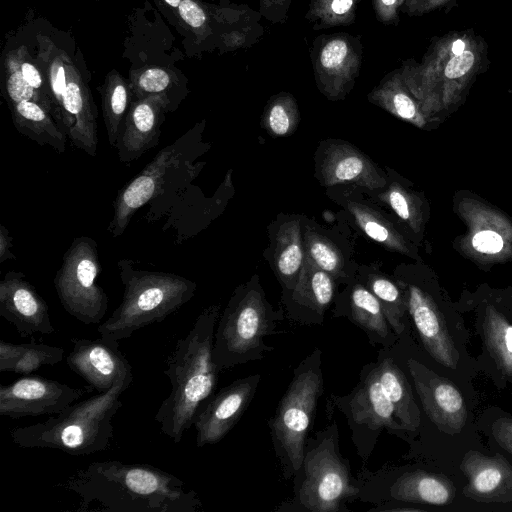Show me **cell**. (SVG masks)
Here are the masks:
<instances>
[{
    "instance_id": "8992f818",
    "label": "cell",
    "mask_w": 512,
    "mask_h": 512,
    "mask_svg": "<svg viewBox=\"0 0 512 512\" xmlns=\"http://www.w3.org/2000/svg\"><path fill=\"white\" fill-rule=\"evenodd\" d=\"M268 302L259 276L238 286L219 316L213 342L212 359L219 370L260 360L274 347L264 338L277 333L282 320Z\"/></svg>"
},
{
    "instance_id": "3957f363",
    "label": "cell",
    "mask_w": 512,
    "mask_h": 512,
    "mask_svg": "<svg viewBox=\"0 0 512 512\" xmlns=\"http://www.w3.org/2000/svg\"><path fill=\"white\" fill-rule=\"evenodd\" d=\"M220 309V304H212L202 310L166 360L163 373L172 389L154 419L161 433L174 443L182 440L200 406L214 394L217 386L220 370L212 359V350Z\"/></svg>"
},
{
    "instance_id": "1f68e13d",
    "label": "cell",
    "mask_w": 512,
    "mask_h": 512,
    "mask_svg": "<svg viewBox=\"0 0 512 512\" xmlns=\"http://www.w3.org/2000/svg\"><path fill=\"white\" fill-rule=\"evenodd\" d=\"M391 496L397 500L444 505L451 499L447 484L425 472L401 476L391 487Z\"/></svg>"
},
{
    "instance_id": "4316f807",
    "label": "cell",
    "mask_w": 512,
    "mask_h": 512,
    "mask_svg": "<svg viewBox=\"0 0 512 512\" xmlns=\"http://www.w3.org/2000/svg\"><path fill=\"white\" fill-rule=\"evenodd\" d=\"M349 407L353 420L357 424L366 425L372 429L385 427L391 430H406L396 420L393 406L373 370L354 391Z\"/></svg>"
},
{
    "instance_id": "44dd1931",
    "label": "cell",
    "mask_w": 512,
    "mask_h": 512,
    "mask_svg": "<svg viewBox=\"0 0 512 512\" xmlns=\"http://www.w3.org/2000/svg\"><path fill=\"white\" fill-rule=\"evenodd\" d=\"M303 215L280 214L269 226L270 246L265 251L283 294L292 292L305 261Z\"/></svg>"
},
{
    "instance_id": "d6986e66",
    "label": "cell",
    "mask_w": 512,
    "mask_h": 512,
    "mask_svg": "<svg viewBox=\"0 0 512 512\" xmlns=\"http://www.w3.org/2000/svg\"><path fill=\"white\" fill-rule=\"evenodd\" d=\"M71 342L73 348L66 357L67 365L97 393L109 390L123 373L132 369L119 349V341L101 337L72 338Z\"/></svg>"
},
{
    "instance_id": "7dc6e473",
    "label": "cell",
    "mask_w": 512,
    "mask_h": 512,
    "mask_svg": "<svg viewBox=\"0 0 512 512\" xmlns=\"http://www.w3.org/2000/svg\"><path fill=\"white\" fill-rule=\"evenodd\" d=\"M13 246L12 236L10 231L4 226L0 225V263L5 261L16 260V256L12 253Z\"/></svg>"
},
{
    "instance_id": "5b68a950",
    "label": "cell",
    "mask_w": 512,
    "mask_h": 512,
    "mask_svg": "<svg viewBox=\"0 0 512 512\" xmlns=\"http://www.w3.org/2000/svg\"><path fill=\"white\" fill-rule=\"evenodd\" d=\"M124 286L122 302L97 328L101 337L120 341L135 331L162 322L191 300L196 283L177 274L135 268V262H117Z\"/></svg>"
},
{
    "instance_id": "bcb514c9",
    "label": "cell",
    "mask_w": 512,
    "mask_h": 512,
    "mask_svg": "<svg viewBox=\"0 0 512 512\" xmlns=\"http://www.w3.org/2000/svg\"><path fill=\"white\" fill-rule=\"evenodd\" d=\"M494 434L498 442L512 453V420H499L495 424Z\"/></svg>"
},
{
    "instance_id": "ee69618b",
    "label": "cell",
    "mask_w": 512,
    "mask_h": 512,
    "mask_svg": "<svg viewBox=\"0 0 512 512\" xmlns=\"http://www.w3.org/2000/svg\"><path fill=\"white\" fill-rule=\"evenodd\" d=\"M178 9L182 19L194 28L202 27L207 21L204 10L192 0H182Z\"/></svg>"
},
{
    "instance_id": "7a4b0ae2",
    "label": "cell",
    "mask_w": 512,
    "mask_h": 512,
    "mask_svg": "<svg viewBox=\"0 0 512 512\" xmlns=\"http://www.w3.org/2000/svg\"><path fill=\"white\" fill-rule=\"evenodd\" d=\"M489 66L486 40L469 28L434 36L420 62L407 59L400 69L426 116L436 123L465 102L477 77Z\"/></svg>"
},
{
    "instance_id": "277c9868",
    "label": "cell",
    "mask_w": 512,
    "mask_h": 512,
    "mask_svg": "<svg viewBox=\"0 0 512 512\" xmlns=\"http://www.w3.org/2000/svg\"><path fill=\"white\" fill-rule=\"evenodd\" d=\"M132 380L130 369L106 392L74 402L43 422L16 427L11 438L22 448H52L73 456L104 451L113 438L112 419L123 406L120 397Z\"/></svg>"
},
{
    "instance_id": "9c48e42d",
    "label": "cell",
    "mask_w": 512,
    "mask_h": 512,
    "mask_svg": "<svg viewBox=\"0 0 512 512\" xmlns=\"http://www.w3.org/2000/svg\"><path fill=\"white\" fill-rule=\"evenodd\" d=\"M54 277V287L65 311L78 321L99 324L108 309V297L98 285L100 261L97 242L76 237L65 252Z\"/></svg>"
},
{
    "instance_id": "60d3db41",
    "label": "cell",
    "mask_w": 512,
    "mask_h": 512,
    "mask_svg": "<svg viewBox=\"0 0 512 512\" xmlns=\"http://www.w3.org/2000/svg\"><path fill=\"white\" fill-rule=\"evenodd\" d=\"M293 0H259V13L272 24H284Z\"/></svg>"
},
{
    "instance_id": "83f0119b",
    "label": "cell",
    "mask_w": 512,
    "mask_h": 512,
    "mask_svg": "<svg viewBox=\"0 0 512 512\" xmlns=\"http://www.w3.org/2000/svg\"><path fill=\"white\" fill-rule=\"evenodd\" d=\"M348 316L368 334L371 343L390 344L396 335L388 323L376 296L355 276L346 284Z\"/></svg>"
},
{
    "instance_id": "52a82bcc",
    "label": "cell",
    "mask_w": 512,
    "mask_h": 512,
    "mask_svg": "<svg viewBox=\"0 0 512 512\" xmlns=\"http://www.w3.org/2000/svg\"><path fill=\"white\" fill-rule=\"evenodd\" d=\"M321 352L315 349L294 371V377L269 421L275 450L286 478L298 472L305 457V440L323 392Z\"/></svg>"
},
{
    "instance_id": "7c38bea8",
    "label": "cell",
    "mask_w": 512,
    "mask_h": 512,
    "mask_svg": "<svg viewBox=\"0 0 512 512\" xmlns=\"http://www.w3.org/2000/svg\"><path fill=\"white\" fill-rule=\"evenodd\" d=\"M331 437L324 438L304 457L305 479L300 486V503L309 511L335 512L349 498L356 497L348 466Z\"/></svg>"
},
{
    "instance_id": "d4e9b609",
    "label": "cell",
    "mask_w": 512,
    "mask_h": 512,
    "mask_svg": "<svg viewBox=\"0 0 512 512\" xmlns=\"http://www.w3.org/2000/svg\"><path fill=\"white\" fill-rule=\"evenodd\" d=\"M387 185L378 191L367 192L375 203L389 207L392 212L414 235L419 242L428 219V205L420 193L408 188L403 179L391 168L385 167Z\"/></svg>"
},
{
    "instance_id": "cb8c5ba5",
    "label": "cell",
    "mask_w": 512,
    "mask_h": 512,
    "mask_svg": "<svg viewBox=\"0 0 512 512\" xmlns=\"http://www.w3.org/2000/svg\"><path fill=\"white\" fill-rule=\"evenodd\" d=\"M303 240L305 257L339 284H348L355 278L359 264L352 258L349 242L342 235L304 216Z\"/></svg>"
},
{
    "instance_id": "484cf974",
    "label": "cell",
    "mask_w": 512,
    "mask_h": 512,
    "mask_svg": "<svg viewBox=\"0 0 512 512\" xmlns=\"http://www.w3.org/2000/svg\"><path fill=\"white\" fill-rule=\"evenodd\" d=\"M367 99L419 129H427L432 124L424 113L420 101L407 87L400 68L387 73L369 92Z\"/></svg>"
},
{
    "instance_id": "d6a6232c",
    "label": "cell",
    "mask_w": 512,
    "mask_h": 512,
    "mask_svg": "<svg viewBox=\"0 0 512 512\" xmlns=\"http://www.w3.org/2000/svg\"><path fill=\"white\" fill-rule=\"evenodd\" d=\"M300 123V111L295 97L288 92H279L267 101L261 126L274 137L293 134Z\"/></svg>"
},
{
    "instance_id": "4dcf8cb0",
    "label": "cell",
    "mask_w": 512,
    "mask_h": 512,
    "mask_svg": "<svg viewBox=\"0 0 512 512\" xmlns=\"http://www.w3.org/2000/svg\"><path fill=\"white\" fill-rule=\"evenodd\" d=\"M372 370L390 400L397 420L406 430L415 431L420 424V412L405 375L392 359L383 360Z\"/></svg>"
},
{
    "instance_id": "603a6c76",
    "label": "cell",
    "mask_w": 512,
    "mask_h": 512,
    "mask_svg": "<svg viewBox=\"0 0 512 512\" xmlns=\"http://www.w3.org/2000/svg\"><path fill=\"white\" fill-rule=\"evenodd\" d=\"M165 110V102L155 98H143L130 106L115 148L123 164L130 165L159 144Z\"/></svg>"
},
{
    "instance_id": "f35d334b",
    "label": "cell",
    "mask_w": 512,
    "mask_h": 512,
    "mask_svg": "<svg viewBox=\"0 0 512 512\" xmlns=\"http://www.w3.org/2000/svg\"><path fill=\"white\" fill-rule=\"evenodd\" d=\"M6 92L11 104L24 100H32L46 108L57 122V113L51 105L36 94V90L29 85L21 70L14 71L7 79Z\"/></svg>"
},
{
    "instance_id": "74e56055",
    "label": "cell",
    "mask_w": 512,
    "mask_h": 512,
    "mask_svg": "<svg viewBox=\"0 0 512 512\" xmlns=\"http://www.w3.org/2000/svg\"><path fill=\"white\" fill-rule=\"evenodd\" d=\"M63 357L64 349L62 347L37 343L35 341L23 343L21 356L12 372L29 375L42 366H53L61 362Z\"/></svg>"
},
{
    "instance_id": "6da1fadb",
    "label": "cell",
    "mask_w": 512,
    "mask_h": 512,
    "mask_svg": "<svg viewBox=\"0 0 512 512\" xmlns=\"http://www.w3.org/2000/svg\"><path fill=\"white\" fill-rule=\"evenodd\" d=\"M58 486L79 495L77 511L198 512L202 508L197 493L183 480L148 464L96 461Z\"/></svg>"
},
{
    "instance_id": "f1b7e54d",
    "label": "cell",
    "mask_w": 512,
    "mask_h": 512,
    "mask_svg": "<svg viewBox=\"0 0 512 512\" xmlns=\"http://www.w3.org/2000/svg\"><path fill=\"white\" fill-rule=\"evenodd\" d=\"M16 130L40 146H49L57 153L66 151L68 137L50 112L41 104L24 100L11 104Z\"/></svg>"
},
{
    "instance_id": "ab89813d",
    "label": "cell",
    "mask_w": 512,
    "mask_h": 512,
    "mask_svg": "<svg viewBox=\"0 0 512 512\" xmlns=\"http://www.w3.org/2000/svg\"><path fill=\"white\" fill-rule=\"evenodd\" d=\"M170 76L162 69L152 68L143 72L138 79V88L144 94H161L170 85Z\"/></svg>"
},
{
    "instance_id": "b9f144b4",
    "label": "cell",
    "mask_w": 512,
    "mask_h": 512,
    "mask_svg": "<svg viewBox=\"0 0 512 512\" xmlns=\"http://www.w3.org/2000/svg\"><path fill=\"white\" fill-rule=\"evenodd\" d=\"M405 0H372V7L376 19L384 25L397 26L400 17L399 11Z\"/></svg>"
},
{
    "instance_id": "7bdbcfd3",
    "label": "cell",
    "mask_w": 512,
    "mask_h": 512,
    "mask_svg": "<svg viewBox=\"0 0 512 512\" xmlns=\"http://www.w3.org/2000/svg\"><path fill=\"white\" fill-rule=\"evenodd\" d=\"M453 0H405L400 11L410 17L423 16L446 7Z\"/></svg>"
},
{
    "instance_id": "ba28073f",
    "label": "cell",
    "mask_w": 512,
    "mask_h": 512,
    "mask_svg": "<svg viewBox=\"0 0 512 512\" xmlns=\"http://www.w3.org/2000/svg\"><path fill=\"white\" fill-rule=\"evenodd\" d=\"M193 128L155 158L126 186L120 189L113 203V215L107 227L112 237L121 236L136 211L155 197L168 191L179 173L192 169L201 149V129Z\"/></svg>"
},
{
    "instance_id": "7402d4cb",
    "label": "cell",
    "mask_w": 512,
    "mask_h": 512,
    "mask_svg": "<svg viewBox=\"0 0 512 512\" xmlns=\"http://www.w3.org/2000/svg\"><path fill=\"white\" fill-rule=\"evenodd\" d=\"M336 279L305 257L296 286L282 297L288 316L301 323H322L327 308L334 301Z\"/></svg>"
},
{
    "instance_id": "e575fe53",
    "label": "cell",
    "mask_w": 512,
    "mask_h": 512,
    "mask_svg": "<svg viewBox=\"0 0 512 512\" xmlns=\"http://www.w3.org/2000/svg\"><path fill=\"white\" fill-rule=\"evenodd\" d=\"M483 334L488 352L508 374H512V325L492 306L486 311Z\"/></svg>"
},
{
    "instance_id": "9a60e30c",
    "label": "cell",
    "mask_w": 512,
    "mask_h": 512,
    "mask_svg": "<svg viewBox=\"0 0 512 512\" xmlns=\"http://www.w3.org/2000/svg\"><path fill=\"white\" fill-rule=\"evenodd\" d=\"M93 390L90 385L73 388L38 375L24 376L0 386V415L18 419L58 414Z\"/></svg>"
},
{
    "instance_id": "8d00e7d4",
    "label": "cell",
    "mask_w": 512,
    "mask_h": 512,
    "mask_svg": "<svg viewBox=\"0 0 512 512\" xmlns=\"http://www.w3.org/2000/svg\"><path fill=\"white\" fill-rule=\"evenodd\" d=\"M469 475L473 495L493 496L498 493L512 473L495 460H484L474 465Z\"/></svg>"
},
{
    "instance_id": "2e32d148",
    "label": "cell",
    "mask_w": 512,
    "mask_h": 512,
    "mask_svg": "<svg viewBox=\"0 0 512 512\" xmlns=\"http://www.w3.org/2000/svg\"><path fill=\"white\" fill-rule=\"evenodd\" d=\"M326 194L352 217L356 226L367 237L386 250L416 261L421 260L411 238L403 233L395 221L369 202L364 189L355 185H338L327 188Z\"/></svg>"
},
{
    "instance_id": "4fadbf2b",
    "label": "cell",
    "mask_w": 512,
    "mask_h": 512,
    "mask_svg": "<svg viewBox=\"0 0 512 512\" xmlns=\"http://www.w3.org/2000/svg\"><path fill=\"white\" fill-rule=\"evenodd\" d=\"M363 53L360 36L338 32L314 38L310 58L320 93L330 101L345 99L360 74Z\"/></svg>"
},
{
    "instance_id": "681fc988",
    "label": "cell",
    "mask_w": 512,
    "mask_h": 512,
    "mask_svg": "<svg viewBox=\"0 0 512 512\" xmlns=\"http://www.w3.org/2000/svg\"><path fill=\"white\" fill-rule=\"evenodd\" d=\"M21 71L24 78L35 90L40 89L42 86V78L39 71L30 63L22 64Z\"/></svg>"
},
{
    "instance_id": "f907efd6",
    "label": "cell",
    "mask_w": 512,
    "mask_h": 512,
    "mask_svg": "<svg viewBox=\"0 0 512 512\" xmlns=\"http://www.w3.org/2000/svg\"><path fill=\"white\" fill-rule=\"evenodd\" d=\"M164 1L172 7H178L181 3V0H164Z\"/></svg>"
},
{
    "instance_id": "f6af8a7d",
    "label": "cell",
    "mask_w": 512,
    "mask_h": 512,
    "mask_svg": "<svg viewBox=\"0 0 512 512\" xmlns=\"http://www.w3.org/2000/svg\"><path fill=\"white\" fill-rule=\"evenodd\" d=\"M23 349V343H10L0 341V371L12 372L19 360Z\"/></svg>"
},
{
    "instance_id": "ffe728a7",
    "label": "cell",
    "mask_w": 512,
    "mask_h": 512,
    "mask_svg": "<svg viewBox=\"0 0 512 512\" xmlns=\"http://www.w3.org/2000/svg\"><path fill=\"white\" fill-rule=\"evenodd\" d=\"M416 391L429 418L443 431L459 432L467 419L464 399L447 379L414 359L408 361Z\"/></svg>"
},
{
    "instance_id": "836d02e7",
    "label": "cell",
    "mask_w": 512,
    "mask_h": 512,
    "mask_svg": "<svg viewBox=\"0 0 512 512\" xmlns=\"http://www.w3.org/2000/svg\"><path fill=\"white\" fill-rule=\"evenodd\" d=\"M362 0H310L305 19L313 30H322L355 23Z\"/></svg>"
},
{
    "instance_id": "d590c367",
    "label": "cell",
    "mask_w": 512,
    "mask_h": 512,
    "mask_svg": "<svg viewBox=\"0 0 512 512\" xmlns=\"http://www.w3.org/2000/svg\"><path fill=\"white\" fill-rule=\"evenodd\" d=\"M129 107L128 90L122 83L111 86L103 103V113L109 144L116 148Z\"/></svg>"
},
{
    "instance_id": "5bb4252c",
    "label": "cell",
    "mask_w": 512,
    "mask_h": 512,
    "mask_svg": "<svg viewBox=\"0 0 512 512\" xmlns=\"http://www.w3.org/2000/svg\"><path fill=\"white\" fill-rule=\"evenodd\" d=\"M315 177L321 186L355 185L367 192L383 189L388 175L358 147L342 139L320 141L315 154Z\"/></svg>"
},
{
    "instance_id": "c3c4849f",
    "label": "cell",
    "mask_w": 512,
    "mask_h": 512,
    "mask_svg": "<svg viewBox=\"0 0 512 512\" xmlns=\"http://www.w3.org/2000/svg\"><path fill=\"white\" fill-rule=\"evenodd\" d=\"M66 84H67V82H66L64 68L62 66H59L57 68V71L53 74L52 89H53L54 96L60 103V107H61L62 94L65 90ZM61 111H62V107H61Z\"/></svg>"
},
{
    "instance_id": "e0dca14e",
    "label": "cell",
    "mask_w": 512,
    "mask_h": 512,
    "mask_svg": "<svg viewBox=\"0 0 512 512\" xmlns=\"http://www.w3.org/2000/svg\"><path fill=\"white\" fill-rule=\"evenodd\" d=\"M260 379L258 374L237 379L200 406L193 422L198 448L224 438L248 407Z\"/></svg>"
},
{
    "instance_id": "8fae6325",
    "label": "cell",
    "mask_w": 512,
    "mask_h": 512,
    "mask_svg": "<svg viewBox=\"0 0 512 512\" xmlns=\"http://www.w3.org/2000/svg\"><path fill=\"white\" fill-rule=\"evenodd\" d=\"M394 278L404 289L408 314L427 352L440 364L455 368L460 358L450 324L432 293L424 285L416 265H399Z\"/></svg>"
},
{
    "instance_id": "f546056e",
    "label": "cell",
    "mask_w": 512,
    "mask_h": 512,
    "mask_svg": "<svg viewBox=\"0 0 512 512\" xmlns=\"http://www.w3.org/2000/svg\"><path fill=\"white\" fill-rule=\"evenodd\" d=\"M356 277L376 296L394 333L400 336L406 328L408 304L404 289L391 278L371 265H359Z\"/></svg>"
},
{
    "instance_id": "ac0fdd59",
    "label": "cell",
    "mask_w": 512,
    "mask_h": 512,
    "mask_svg": "<svg viewBox=\"0 0 512 512\" xmlns=\"http://www.w3.org/2000/svg\"><path fill=\"white\" fill-rule=\"evenodd\" d=\"M0 315L21 337L55 331L47 303L22 272L9 271L0 281Z\"/></svg>"
},
{
    "instance_id": "30bf717a",
    "label": "cell",
    "mask_w": 512,
    "mask_h": 512,
    "mask_svg": "<svg viewBox=\"0 0 512 512\" xmlns=\"http://www.w3.org/2000/svg\"><path fill=\"white\" fill-rule=\"evenodd\" d=\"M454 210L467 227L455 241L459 253L481 268L512 262V219L475 194L459 192Z\"/></svg>"
}]
</instances>
